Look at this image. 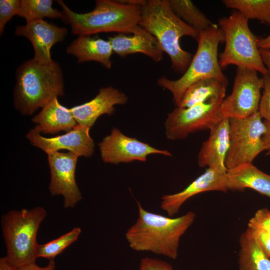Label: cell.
<instances>
[{"label": "cell", "mask_w": 270, "mask_h": 270, "mask_svg": "<svg viewBox=\"0 0 270 270\" xmlns=\"http://www.w3.org/2000/svg\"><path fill=\"white\" fill-rule=\"evenodd\" d=\"M137 204L138 218L126 234L130 248L176 260L180 238L194 222L196 214L189 212L172 218L148 212L138 201Z\"/></svg>", "instance_id": "6da1fadb"}, {"label": "cell", "mask_w": 270, "mask_h": 270, "mask_svg": "<svg viewBox=\"0 0 270 270\" xmlns=\"http://www.w3.org/2000/svg\"><path fill=\"white\" fill-rule=\"evenodd\" d=\"M56 262L54 260H50L47 266L40 267L36 263L28 264L16 269V270H55Z\"/></svg>", "instance_id": "d6a6232c"}, {"label": "cell", "mask_w": 270, "mask_h": 270, "mask_svg": "<svg viewBox=\"0 0 270 270\" xmlns=\"http://www.w3.org/2000/svg\"><path fill=\"white\" fill-rule=\"evenodd\" d=\"M210 132L208 138L200 150L198 164L200 168L227 172L226 160L230 148L229 118H224Z\"/></svg>", "instance_id": "e0dca14e"}, {"label": "cell", "mask_w": 270, "mask_h": 270, "mask_svg": "<svg viewBox=\"0 0 270 270\" xmlns=\"http://www.w3.org/2000/svg\"><path fill=\"white\" fill-rule=\"evenodd\" d=\"M128 98L123 92L112 86L101 88L98 95L90 101L70 108L78 124L91 128L102 116H112L115 106L124 105Z\"/></svg>", "instance_id": "2e32d148"}, {"label": "cell", "mask_w": 270, "mask_h": 270, "mask_svg": "<svg viewBox=\"0 0 270 270\" xmlns=\"http://www.w3.org/2000/svg\"><path fill=\"white\" fill-rule=\"evenodd\" d=\"M82 232L80 228H75L70 232L44 244H38V258H46L50 260L62 254L70 246L76 242Z\"/></svg>", "instance_id": "4316f807"}, {"label": "cell", "mask_w": 270, "mask_h": 270, "mask_svg": "<svg viewBox=\"0 0 270 270\" xmlns=\"http://www.w3.org/2000/svg\"><path fill=\"white\" fill-rule=\"evenodd\" d=\"M262 82L255 70L238 68L232 94L222 102L224 118H244L258 112Z\"/></svg>", "instance_id": "30bf717a"}, {"label": "cell", "mask_w": 270, "mask_h": 270, "mask_svg": "<svg viewBox=\"0 0 270 270\" xmlns=\"http://www.w3.org/2000/svg\"><path fill=\"white\" fill-rule=\"evenodd\" d=\"M248 228L258 230L270 234V210L262 208L250 220Z\"/></svg>", "instance_id": "f1b7e54d"}, {"label": "cell", "mask_w": 270, "mask_h": 270, "mask_svg": "<svg viewBox=\"0 0 270 270\" xmlns=\"http://www.w3.org/2000/svg\"><path fill=\"white\" fill-rule=\"evenodd\" d=\"M140 270H174L168 262L159 259L146 258L142 260Z\"/></svg>", "instance_id": "4dcf8cb0"}, {"label": "cell", "mask_w": 270, "mask_h": 270, "mask_svg": "<svg viewBox=\"0 0 270 270\" xmlns=\"http://www.w3.org/2000/svg\"><path fill=\"white\" fill-rule=\"evenodd\" d=\"M222 102L200 103L185 108H176L168 114L165 122L166 138L172 140H182L190 134L210 130L224 119L220 112Z\"/></svg>", "instance_id": "9c48e42d"}, {"label": "cell", "mask_w": 270, "mask_h": 270, "mask_svg": "<svg viewBox=\"0 0 270 270\" xmlns=\"http://www.w3.org/2000/svg\"><path fill=\"white\" fill-rule=\"evenodd\" d=\"M98 146L102 160L107 164H118L134 161L145 162L148 156L154 154L166 156H172L168 150H158L136 138L128 136L116 128Z\"/></svg>", "instance_id": "8fae6325"}, {"label": "cell", "mask_w": 270, "mask_h": 270, "mask_svg": "<svg viewBox=\"0 0 270 270\" xmlns=\"http://www.w3.org/2000/svg\"><path fill=\"white\" fill-rule=\"evenodd\" d=\"M228 190L227 172H222L212 168H206L203 174L182 192L164 195L160 208L169 216L172 217L178 213L182 206L188 200L195 196L207 192H226Z\"/></svg>", "instance_id": "5bb4252c"}, {"label": "cell", "mask_w": 270, "mask_h": 270, "mask_svg": "<svg viewBox=\"0 0 270 270\" xmlns=\"http://www.w3.org/2000/svg\"><path fill=\"white\" fill-rule=\"evenodd\" d=\"M20 0H0V34H2L6 24L18 14L20 6Z\"/></svg>", "instance_id": "83f0119b"}, {"label": "cell", "mask_w": 270, "mask_h": 270, "mask_svg": "<svg viewBox=\"0 0 270 270\" xmlns=\"http://www.w3.org/2000/svg\"><path fill=\"white\" fill-rule=\"evenodd\" d=\"M16 80L14 105L24 116L32 115L64 94L62 71L54 61L44 64L34 58L26 60L18 68Z\"/></svg>", "instance_id": "3957f363"}, {"label": "cell", "mask_w": 270, "mask_h": 270, "mask_svg": "<svg viewBox=\"0 0 270 270\" xmlns=\"http://www.w3.org/2000/svg\"><path fill=\"white\" fill-rule=\"evenodd\" d=\"M228 84L215 78L196 82L187 90L176 108H185L200 103L222 102L226 97Z\"/></svg>", "instance_id": "7402d4cb"}, {"label": "cell", "mask_w": 270, "mask_h": 270, "mask_svg": "<svg viewBox=\"0 0 270 270\" xmlns=\"http://www.w3.org/2000/svg\"><path fill=\"white\" fill-rule=\"evenodd\" d=\"M196 54L183 76L172 80L162 76L158 80V84L170 91L173 96L176 108L187 90L200 80L215 78L228 83L221 68L218 56L220 43L224 42L222 30L218 24H214L208 29L200 32Z\"/></svg>", "instance_id": "5b68a950"}, {"label": "cell", "mask_w": 270, "mask_h": 270, "mask_svg": "<svg viewBox=\"0 0 270 270\" xmlns=\"http://www.w3.org/2000/svg\"><path fill=\"white\" fill-rule=\"evenodd\" d=\"M168 2L172 11L180 18L200 32L208 29L214 24L192 0H168Z\"/></svg>", "instance_id": "cb8c5ba5"}, {"label": "cell", "mask_w": 270, "mask_h": 270, "mask_svg": "<svg viewBox=\"0 0 270 270\" xmlns=\"http://www.w3.org/2000/svg\"><path fill=\"white\" fill-rule=\"evenodd\" d=\"M259 49L263 62L268 68V72L270 74V50L260 48Z\"/></svg>", "instance_id": "e575fe53"}, {"label": "cell", "mask_w": 270, "mask_h": 270, "mask_svg": "<svg viewBox=\"0 0 270 270\" xmlns=\"http://www.w3.org/2000/svg\"><path fill=\"white\" fill-rule=\"evenodd\" d=\"M240 270H270V258L248 232L240 238Z\"/></svg>", "instance_id": "603a6c76"}, {"label": "cell", "mask_w": 270, "mask_h": 270, "mask_svg": "<svg viewBox=\"0 0 270 270\" xmlns=\"http://www.w3.org/2000/svg\"><path fill=\"white\" fill-rule=\"evenodd\" d=\"M227 176L228 190L243 191L250 188L270 198V175L258 169L252 163L228 170Z\"/></svg>", "instance_id": "44dd1931"}, {"label": "cell", "mask_w": 270, "mask_h": 270, "mask_svg": "<svg viewBox=\"0 0 270 270\" xmlns=\"http://www.w3.org/2000/svg\"><path fill=\"white\" fill-rule=\"evenodd\" d=\"M262 119L258 112L244 118H229L230 148L226 160L227 170L252 163L266 150L262 137L266 128Z\"/></svg>", "instance_id": "ba28073f"}, {"label": "cell", "mask_w": 270, "mask_h": 270, "mask_svg": "<svg viewBox=\"0 0 270 270\" xmlns=\"http://www.w3.org/2000/svg\"><path fill=\"white\" fill-rule=\"evenodd\" d=\"M16 269L6 256L0 259V270H16Z\"/></svg>", "instance_id": "d590c367"}, {"label": "cell", "mask_w": 270, "mask_h": 270, "mask_svg": "<svg viewBox=\"0 0 270 270\" xmlns=\"http://www.w3.org/2000/svg\"><path fill=\"white\" fill-rule=\"evenodd\" d=\"M64 22L70 25L73 34L92 36L101 32L134 34L142 29L140 25L142 6L120 0H98L91 12L76 13L62 0Z\"/></svg>", "instance_id": "277c9868"}, {"label": "cell", "mask_w": 270, "mask_h": 270, "mask_svg": "<svg viewBox=\"0 0 270 270\" xmlns=\"http://www.w3.org/2000/svg\"><path fill=\"white\" fill-rule=\"evenodd\" d=\"M32 121L37 124L34 128L44 134H54L62 131L68 132L78 125L70 108L62 105L58 98L45 106Z\"/></svg>", "instance_id": "d6986e66"}, {"label": "cell", "mask_w": 270, "mask_h": 270, "mask_svg": "<svg viewBox=\"0 0 270 270\" xmlns=\"http://www.w3.org/2000/svg\"><path fill=\"white\" fill-rule=\"evenodd\" d=\"M262 90L258 112L265 121L270 122V74H268L262 78Z\"/></svg>", "instance_id": "f546056e"}, {"label": "cell", "mask_w": 270, "mask_h": 270, "mask_svg": "<svg viewBox=\"0 0 270 270\" xmlns=\"http://www.w3.org/2000/svg\"><path fill=\"white\" fill-rule=\"evenodd\" d=\"M267 155L270 156V149L268 150Z\"/></svg>", "instance_id": "74e56055"}, {"label": "cell", "mask_w": 270, "mask_h": 270, "mask_svg": "<svg viewBox=\"0 0 270 270\" xmlns=\"http://www.w3.org/2000/svg\"><path fill=\"white\" fill-rule=\"evenodd\" d=\"M226 44L220 56L222 68L230 65L252 70L266 76L269 74L264 64L258 45V38L251 32L248 20L238 12L218 20Z\"/></svg>", "instance_id": "52a82bcc"}, {"label": "cell", "mask_w": 270, "mask_h": 270, "mask_svg": "<svg viewBox=\"0 0 270 270\" xmlns=\"http://www.w3.org/2000/svg\"><path fill=\"white\" fill-rule=\"evenodd\" d=\"M68 33L67 28L58 27L44 20L18 26L15 31L16 36L26 37L30 40L34 49L33 58L44 64L54 61L51 56L52 48L56 44L62 42Z\"/></svg>", "instance_id": "9a60e30c"}, {"label": "cell", "mask_w": 270, "mask_h": 270, "mask_svg": "<svg viewBox=\"0 0 270 270\" xmlns=\"http://www.w3.org/2000/svg\"><path fill=\"white\" fill-rule=\"evenodd\" d=\"M258 45L260 49L270 50V34L265 38H258Z\"/></svg>", "instance_id": "8d00e7d4"}, {"label": "cell", "mask_w": 270, "mask_h": 270, "mask_svg": "<svg viewBox=\"0 0 270 270\" xmlns=\"http://www.w3.org/2000/svg\"><path fill=\"white\" fill-rule=\"evenodd\" d=\"M222 2L248 20H257L270 26V0H224Z\"/></svg>", "instance_id": "484cf974"}, {"label": "cell", "mask_w": 270, "mask_h": 270, "mask_svg": "<svg viewBox=\"0 0 270 270\" xmlns=\"http://www.w3.org/2000/svg\"><path fill=\"white\" fill-rule=\"evenodd\" d=\"M90 128L78 124L66 134L54 138H45L36 129L30 130L26 138L34 146L46 154L67 150L78 157H91L94 152L95 144L90 135Z\"/></svg>", "instance_id": "4fadbf2b"}, {"label": "cell", "mask_w": 270, "mask_h": 270, "mask_svg": "<svg viewBox=\"0 0 270 270\" xmlns=\"http://www.w3.org/2000/svg\"><path fill=\"white\" fill-rule=\"evenodd\" d=\"M66 52L75 56L78 63L94 61L108 70L112 65L114 52L110 44L97 36H80L68 47Z\"/></svg>", "instance_id": "ffe728a7"}, {"label": "cell", "mask_w": 270, "mask_h": 270, "mask_svg": "<svg viewBox=\"0 0 270 270\" xmlns=\"http://www.w3.org/2000/svg\"><path fill=\"white\" fill-rule=\"evenodd\" d=\"M140 26L154 36L170 56L174 70L184 72L192 54L184 50L180 39L184 36L198 40L200 32L191 28L172 11L168 0H148L142 6Z\"/></svg>", "instance_id": "7a4b0ae2"}, {"label": "cell", "mask_w": 270, "mask_h": 270, "mask_svg": "<svg viewBox=\"0 0 270 270\" xmlns=\"http://www.w3.org/2000/svg\"><path fill=\"white\" fill-rule=\"evenodd\" d=\"M128 36L120 33L108 38L114 52L122 58L140 53L156 62L164 59V50L156 38L146 30Z\"/></svg>", "instance_id": "ac0fdd59"}, {"label": "cell", "mask_w": 270, "mask_h": 270, "mask_svg": "<svg viewBox=\"0 0 270 270\" xmlns=\"http://www.w3.org/2000/svg\"><path fill=\"white\" fill-rule=\"evenodd\" d=\"M247 230L256 240L265 253L270 258V234L254 229Z\"/></svg>", "instance_id": "1f68e13d"}, {"label": "cell", "mask_w": 270, "mask_h": 270, "mask_svg": "<svg viewBox=\"0 0 270 270\" xmlns=\"http://www.w3.org/2000/svg\"><path fill=\"white\" fill-rule=\"evenodd\" d=\"M47 154L50 170L51 195L62 196L64 208H74L82 199L76 180L78 156L70 152H55Z\"/></svg>", "instance_id": "7c38bea8"}, {"label": "cell", "mask_w": 270, "mask_h": 270, "mask_svg": "<svg viewBox=\"0 0 270 270\" xmlns=\"http://www.w3.org/2000/svg\"><path fill=\"white\" fill-rule=\"evenodd\" d=\"M52 4V0H20L18 16L24 18L27 23L44 18L64 20L63 12L54 8Z\"/></svg>", "instance_id": "d4e9b609"}, {"label": "cell", "mask_w": 270, "mask_h": 270, "mask_svg": "<svg viewBox=\"0 0 270 270\" xmlns=\"http://www.w3.org/2000/svg\"><path fill=\"white\" fill-rule=\"evenodd\" d=\"M266 126V132L262 137V142L265 150L270 149V122H264Z\"/></svg>", "instance_id": "836d02e7"}, {"label": "cell", "mask_w": 270, "mask_h": 270, "mask_svg": "<svg viewBox=\"0 0 270 270\" xmlns=\"http://www.w3.org/2000/svg\"><path fill=\"white\" fill-rule=\"evenodd\" d=\"M47 216L42 208L9 212L2 217V226L7 249L6 257L16 268L36 263V236Z\"/></svg>", "instance_id": "8992f818"}]
</instances>
